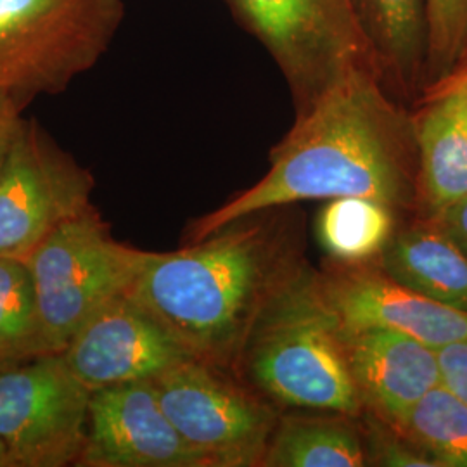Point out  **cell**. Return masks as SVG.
Listing matches in <instances>:
<instances>
[{
	"label": "cell",
	"instance_id": "6da1fadb",
	"mask_svg": "<svg viewBox=\"0 0 467 467\" xmlns=\"http://www.w3.org/2000/svg\"><path fill=\"white\" fill-rule=\"evenodd\" d=\"M381 75L351 67L298 109L272 150L267 173L194 220L185 243L235 218L301 201L370 198L397 208L412 200L414 125L384 96Z\"/></svg>",
	"mask_w": 467,
	"mask_h": 467
},
{
	"label": "cell",
	"instance_id": "7a4b0ae2",
	"mask_svg": "<svg viewBox=\"0 0 467 467\" xmlns=\"http://www.w3.org/2000/svg\"><path fill=\"white\" fill-rule=\"evenodd\" d=\"M279 212L235 218L179 250L152 251L129 295L191 358L235 374L260 318L306 270Z\"/></svg>",
	"mask_w": 467,
	"mask_h": 467
},
{
	"label": "cell",
	"instance_id": "3957f363",
	"mask_svg": "<svg viewBox=\"0 0 467 467\" xmlns=\"http://www.w3.org/2000/svg\"><path fill=\"white\" fill-rule=\"evenodd\" d=\"M235 376L272 405L358 418L366 409L341 331L305 270L260 318Z\"/></svg>",
	"mask_w": 467,
	"mask_h": 467
},
{
	"label": "cell",
	"instance_id": "277c9868",
	"mask_svg": "<svg viewBox=\"0 0 467 467\" xmlns=\"http://www.w3.org/2000/svg\"><path fill=\"white\" fill-rule=\"evenodd\" d=\"M125 0H0V98L23 111L96 67Z\"/></svg>",
	"mask_w": 467,
	"mask_h": 467
},
{
	"label": "cell",
	"instance_id": "5b68a950",
	"mask_svg": "<svg viewBox=\"0 0 467 467\" xmlns=\"http://www.w3.org/2000/svg\"><path fill=\"white\" fill-rule=\"evenodd\" d=\"M152 251L119 243L94 204L59 223L23 260L34 284L40 329L49 353L108 301L129 293Z\"/></svg>",
	"mask_w": 467,
	"mask_h": 467
},
{
	"label": "cell",
	"instance_id": "8992f818",
	"mask_svg": "<svg viewBox=\"0 0 467 467\" xmlns=\"http://www.w3.org/2000/svg\"><path fill=\"white\" fill-rule=\"evenodd\" d=\"M225 2L281 67L298 109L351 67L379 73L355 0Z\"/></svg>",
	"mask_w": 467,
	"mask_h": 467
},
{
	"label": "cell",
	"instance_id": "52a82bcc",
	"mask_svg": "<svg viewBox=\"0 0 467 467\" xmlns=\"http://www.w3.org/2000/svg\"><path fill=\"white\" fill-rule=\"evenodd\" d=\"M152 384L175 430L208 467L260 466L279 414L235 374L189 357Z\"/></svg>",
	"mask_w": 467,
	"mask_h": 467
},
{
	"label": "cell",
	"instance_id": "ba28073f",
	"mask_svg": "<svg viewBox=\"0 0 467 467\" xmlns=\"http://www.w3.org/2000/svg\"><path fill=\"white\" fill-rule=\"evenodd\" d=\"M88 400L61 353L0 368V445L13 467L77 466Z\"/></svg>",
	"mask_w": 467,
	"mask_h": 467
},
{
	"label": "cell",
	"instance_id": "9c48e42d",
	"mask_svg": "<svg viewBox=\"0 0 467 467\" xmlns=\"http://www.w3.org/2000/svg\"><path fill=\"white\" fill-rule=\"evenodd\" d=\"M92 173L36 119H23L0 167V256L25 260L35 246L88 204Z\"/></svg>",
	"mask_w": 467,
	"mask_h": 467
},
{
	"label": "cell",
	"instance_id": "30bf717a",
	"mask_svg": "<svg viewBox=\"0 0 467 467\" xmlns=\"http://www.w3.org/2000/svg\"><path fill=\"white\" fill-rule=\"evenodd\" d=\"M61 357L90 393L152 379L189 358L179 341L129 293L118 295L88 318Z\"/></svg>",
	"mask_w": 467,
	"mask_h": 467
},
{
	"label": "cell",
	"instance_id": "8fae6325",
	"mask_svg": "<svg viewBox=\"0 0 467 467\" xmlns=\"http://www.w3.org/2000/svg\"><path fill=\"white\" fill-rule=\"evenodd\" d=\"M77 466L208 467L168 419L152 379L90 393Z\"/></svg>",
	"mask_w": 467,
	"mask_h": 467
},
{
	"label": "cell",
	"instance_id": "7c38bea8",
	"mask_svg": "<svg viewBox=\"0 0 467 467\" xmlns=\"http://www.w3.org/2000/svg\"><path fill=\"white\" fill-rule=\"evenodd\" d=\"M337 265L324 274L314 272V281L339 331L389 329L434 350L467 339V312L397 283L381 268L368 270L364 264Z\"/></svg>",
	"mask_w": 467,
	"mask_h": 467
},
{
	"label": "cell",
	"instance_id": "4fadbf2b",
	"mask_svg": "<svg viewBox=\"0 0 467 467\" xmlns=\"http://www.w3.org/2000/svg\"><path fill=\"white\" fill-rule=\"evenodd\" d=\"M364 407L395 433L428 391L441 383L438 350L389 329L341 331Z\"/></svg>",
	"mask_w": 467,
	"mask_h": 467
},
{
	"label": "cell",
	"instance_id": "5bb4252c",
	"mask_svg": "<svg viewBox=\"0 0 467 467\" xmlns=\"http://www.w3.org/2000/svg\"><path fill=\"white\" fill-rule=\"evenodd\" d=\"M414 125L418 189L434 222L467 196V106L461 88L428 92Z\"/></svg>",
	"mask_w": 467,
	"mask_h": 467
},
{
	"label": "cell",
	"instance_id": "9a60e30c",
	"mask_svg": "<svg viewBox=\"0 0 467 467\" xmlns=\"http://www.w3.org/2000/svg\"><path fill=\"white\" fill-rule=\"evenodd\" d=\"M381 270L431 300L467 312V253L431 222L391 237Z\"/></svg>",
	"mask_w": 467,
	"mask_h": 467
},
{
	"label": "cell",
	"instance_id": "2e32d148",
	"mask_svg": "<svg viewBox=\"0 0 467 467\" xmlns=\"http://www.w3.org/2000/svg\"><path fill=\"white\" fill-rule=\"evenodd\" d=\"M348 419L329 412L279 416L260 466H366V447Z\"/></svg>",
	"mask_w": 467,
	"mask_h": 467
},
{
	"label": "cell",
	"instance_id": "e0dca14e",
	"mask_svg": "<svg viewBox=\"0 0 467 467\" xmlns=\"http://www.w3.org/2000/svg\"><path fill=\"white\" fill-rule=\"evenodd\" d=\"M379 73L414 84L428 59L426 0H355Z\"/></svg>",
	"mask_w": 467,
	"mask_h": 467
},
{
	"label": "cell",
	"instance_id": "ac0fdd59",
	"mask_svg": "<svg viewBox=\"0 0 467 467\" xmlns=\"http://www.w3.org/2000/svg\"><path fill=\"white\" fill-rule=\"evenodd\" d=\"M317 239L336 264L360 265L381 254L393 235V208L370 198H334L318 213Z\"/></svg>",
	"mask_w": 467,
	"mask_h": 467
},
{
	"label": "cell",
	"instance_id": "d6986e66",
	"mask_svg": "<svg viewBox=\"0 0 467 467\" xmlns=\"http://www.w3.org/2000/svg\"><path fill=\"white\" fill-rule=\"evenodd\" d=\"M49 355L36 312L34 284L23 260L0 256V368Z\"/></svg>",
	"mask_w": 467,
	"mask_h": 467
},
{
	"label": "cell",
	"instance_id": "ffe728a7",
	"mask_svg": "<svg viewBox=\"0 0 467 467\" xmlns=\"http://www.w3.org/2000/svg\"><path fill=\"white\" fill-rule=\"evenodd\" d=\"M397 433L441 467H467V403L443 383L416 403Z\"/></svg>",
	"mask_w": 467,
	"mask_h": 467
},
{
	"label": "cell",
	"instance_id": "44dd1931",
	"mask_svg": "<svg viewBox=\"0 0 467 467\" xmlns=\"http://www.w3.org/2000/svg\"><path fill=\"white\" fill-rule=\"evenodd\" d=\"M426 69L438 80L462 59L467 44V0H426Z\"/></svg>",
	"mask_w": 467,
	"mask_h": 467
},
{
	"label": "cell",
	"instance_id": "7402d4cb",
	"mask_svg": "<svg viewBox=\"0 0 467 467\" xmlns=\"http://www.w3.org/2000/svg\"><path fill=\"white\" fill-rule=\"evenodd\" d=\"M376 451H378V459L384 466L441 467L428 451L419 449L418 445H414L401 434L397 438L381 436Z\"/></svg>",
	"mask_w": 467,
	"mask_h": 467
},
{
	"label": "cell",
	"instance_id": "603a6c76",
	"mask_svg": "<svg viewBox=\"0 0 467 467\" xmlns=\"http://www.w3.org/2000/svg\"><path fill=\"white\" fill-rule=\"evenodd\" d=\"M441 383L467 403V339L438 350Z\"/></svg>",
	"mask_w": 467,
	"mask_h": 467
},
{
	"label": "cell",
	"instance_id": "cb8c5ba5",
	"mask_svg": "<svg viewBox=\"0 0 467 467\" xmlns=\"http://www.w3.org/2000/svg\"><path fill=\"white\" fill-rule=\"evenodd\" d=\"M23 119L21 108L11 100L0 98V167L16 139Z\"/></svg>",
	"mask_w": 467,
	"mask_h": 467
},
{
	"label": "cell",
	"instance_id": "d4e9b609",
	"mask_svg": "<svg viewBox=\"0 0 467 467\" xmlns=\"http://www.w3.org/2000/svg\"><path fill=\"white\" fill-rule=\"evenodd\" d=\"M434 223L440 225L467 253V196L434 220Z\"/></svg>",
	"mask_w": 467,
	"mask_h": 467
},
{
	"label": "cell",
	"instance_id": "484cf974",
	"mask_svg": "<svg viewBox=\"0 0 467 467\" xmlns=\"http://www.w3.org/2000/svg\"><path fill=\"white\" fill-rule=\"evenodd\" d=\"M434 82H443V84H467V61L461 63L459 67H453L451 73H447L445 77L434 80Z\"/></svg>",
	"mask_w": 467,
	"mask_h": 467
},
{
	"label": "cell",
	"instance_id": "4316f807",
	"mask_svg": "<svg viewBox=\"0 0 467 467\" xmlns=\"http://www.w3.org/2000/svg\"><path fill=\"white\" fill-rule=\"evenodd\" d=\"M445 88H461L464 94H466V106H467V84H443V82H434L428 92H433V90H445Z\"/></svg>",
	"mask_w": 467,
	"mask_h": 467
},
{
	"label": "cell",
	"instance_id": "83f0119b",
	"mask_svg": "<svg viewBox=\"0 0 467 467\" xmlns=\"http://www.w3.org/2000/svg\"><path fill=\"white\" fill-rule=\"evenodd\" d=\"M0 467H13V464H11V461H9V457H7V453H5L2 445H0Z\"/></svg>",
	"mask_w": 467,
	"mask_h": 467
},
{
	"label": "cell",
	"instance_id": "f1b7e54d",
	"mask_svg": "<svg viewBox=\"0 0 467 467\" xmlns=\"http://www.w3.org/2000/svg\"><path fill=\"white\" fill-rule=\"evenodd\" d=\"M467 61V44H466V49H464V54H462V59H461V63H466ZM461 63H459V65H461ZM459 65H457V67H459Z\"/></svg>",
	"mask_w": 467,
	"mask_h": 467
}]
</instances>
